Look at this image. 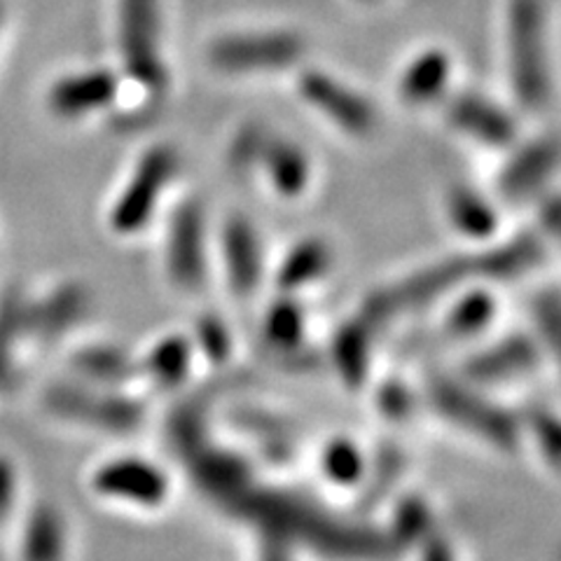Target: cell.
<instances>
[{"instance_id": "1", "label": "cell", "mask_w": 561, "mask_h": 561, "mask_svg": "<svg viewBox=\"0 0 561 561\" xmlns=\"http://www.w3.org/2000/svg\"><path fill=\"white\" fill-rule=\"evenodd\" d=\"M507 70L524 108H546L552 99V64L542 0H511L507 5Z\"/></svg>"}, {"instance_id": "2", "label": "cell", "mask_w": 561, "mask_h": 561, "mask_svg": "<svg viewBox=\"0 0 561 561\" xmlns=\"http://www.w3.org/2000/svg\"><path fill=\"white\" fill-rule=\"evenodd\" d=\"M162 38V0H117L122 73L150 96H162L169 87Z\"/></svg>"}, {"instance_id": "3", "label": "cell", "mask_w": 561, "mask_h": 561, "mask_svg": "<svg viewBox=\"0 0 561 561\" xmlns=\"http://www.w3.org/2000/svg\"><path fill=\"white\" fill-rule=\"evenodd\" d=\"M181 171L179 150L169 144L150 146L125 185L119 187L111 208L108 227L119 237H136L146 230L162 206L175 175Z\"/></svg>"}, {"instance_id": "4", "label": "cell", "mask_w": 561, "mask_h": 561, "mask_svg": "<svg viewBox=\"0 0 561 561\" xmlns=\"http://www.w3.org/2000/svg\"><path fill=\"white\" fill-rule=\"evenodd\" d=\"M305 38L290 28H253L225 33L208 45L210 68L225 76L278 73L300 64Z\"/></svg>"}, {"instance_id": "5", "label": "cell", "mask_w": 561, "mask_h": 561, "mask_svg": "<svg viewBox=\"0 0 561 561\" xmlns=\"http://www.w3.org/2000/svg\"><path fill=\"white\" fill-rule=\"evenodd\" d=\"M87 484L99 501L129 511H160L171 499L169 472L138 454L108 456L92 468Z\"/></svg>"}, {"instance_id": "6", "label": "cell", "mask_w": 561, "mask_h": 561, "mask_svg": "<svg viewBox=\"0 0 561 561\" xmlns=\"http://www.w3.org/2000/svg\"><path fill=\"white\" fill-rule=\"evenodd\" d=\"M45 405L55 416L94 428H108V433L117 428L129 433L144 416L138 400L125 396L122 389H99L78 379L51 383L45 393Z\"/></svg>"}, {"instance_id": "7", "label": "cell", "mask_w": 561, "mask_h": 561, "mask_svg": "<svg viewBox=\"0 0 561 561\" xmlns=\"http://www.w3.org/2000/svg\"><path fill=\"white\" fill-rule=\"evenodd\" d=\"M297 92L302 101L335 125L344 134L354 138H365L377 129V108L356 87H351L342 78L328 73L323 68H305L297 78Z\"/></svg>"}, {"instance_id": "8", "label": "cell", "mask_w": 561, "mask_h": 561, "mask_svg": "<svg viewBox=\"0 0 561 561\" xmlns=\"http://www.w3.org/2000/svg\"><path fill=\"white\" fill-rule=\"evenodd\" d=\"M162 262L171 284L183 293H197L208 276L206 218L199 202L187 199L173 210L162 245Z\"/></svg>"}, {"instance_id": "9", "label": "cell", "mask_w": 561, "mask_h": 561, "mask_svg": "<svg viewBox=\"0 0 561 561\" xmlns=\"http://www.w3.org/2000/svg\"><path fill=\"white\" fill-rule=\"evenodd\" d=\"M119 94V76L111 68H80L49 82L45 108L61 122H82L108 111Z\"/></svg>"}, {"instance_id": "10", "label": "cell", "mask_w": 561, "mask_h": 561, "mask_svg": "<svg viewBox=\"0 0 561 561\" xmlns=\"http://www.w3.org/2000/svg\"><path fill=\"white\" fill-rule=\"evenodd\" d=\"M218 253L230 293L237 297H253L265 278V253H262L255 225L243 216H232L220 232Z\"/></svg>"}, {"instance_id": "11", "label": "cell", "mask_w": 561, "mask_h": 561, "mask_svg": "<svg viewBox=\"0 0 561 561\" xmlns=\"http://www.w3.org/2000/svg\"><path fill=\"white\" fill-rule=\"evenodd\" d=\"M449 125L461 136L486 148H513L517 122L513 113L494 99L478 92H459L447 103Z\"/></svg>"}, {"instance_id": "12", "label": "cell", "mask_w": 561, "mask_h": 561, "mask_svg": "<svg viewBox=\"0 0 561 561\" xmlns=\"http://www.w3.org/2000/svg\"><path fill=\"white\" fill-rule=\"evenodd\" d=\"M12 529L16 548L12 561H66L70 548L68 522L55 503H35L20 513Z\"/></svg>"}, {"instance_id": "13", "label": "cell", "mask_w": 561, "mask_h": 561, "mask_svg": "<svg viewBox=\"0 0 561 561\" xmlns=\"http://www.w3.org/2000/svg\"><path fill=\"white\" fill-rule=\"evenodd\" d=\"M559 160L554 138H536L517 148L499 173V192L511 202H524L540 195L554 175Z\"/></svg>"}, {"instance_id": "14", "label": "cell", "mask_w": 561, "mask_h": 561, "mask_svg": "<svg viewBox=\"0 0 561 561\" xmlns=\"http://www.w3.org/2000/svg\"><path fill=\"white\" fill-rule=\"evenodd\" d=\"M540 363V344L526 335H507L478 351L466 365V379L472 383H507L524 379Z\"/></svg>"}, {"instance_id": "15", "label": "cell", "mask_w": 561, "mask_h": 561, "mask_svg": "<svg viewBox=\"0 0 561 561\" xmlns=\"http://www.w3.org/2000/svg\"><path fill=\"white\" fill-rule=\"evenodd\" d=\"M255 171L265 173L272 192L280 199H300L311 185L313 167L309 152L293 138L270 134Z\"/></svg>"}, {"instance_id": "16", "label": "cell", "mask_w": 561, "mask_h": 561, "mask_svg": "<svg viewBox=\"0 0 561 561\" xmlns=\"http://www.w3.org/2000/svg\"><path fill=\"white\" fill-rule=\"evenodd\" d=\"M335 265V251L323 237H305L295 241L274 267V286L278 293L295 295L319 286Z\"/></svg>"}, {"instance_id": "17", "label": "cell", "mask_w": 561, "mask_h": 561, "mask_svg": "<svg viewBox=\"0 0 561 561\" xmlns=\"http://www.w3.org/2000/svg\"><path fill=\"white\" fill-rule=\"evenodd\" d=\"M195 358V344H192L190 335L171 332V335L154 340L144 358L136 360L138 377L146 379L152 389L173 391L187 381Z\"/></svg>"}, {"instance_id": "18", "label": "cell", "mask_w": 561, "mask_h": 561, "mask_svg": "<svg viewBox=\"0 0 561 561\" xmlns=\"http://www.w3.org/2000/svg\"><path fill=\"white\" fill-rule=\"evenodd\" d=\"M445 216L451 230L472 243H486L499 232V210L494 202L466 183L454 185L447 192Z\"/></svg>"}, {"instance_id": "19", "label": "cell", "mask_w": 561, "mask_h": 561, "mask_svg": "<svg viewBox=\"0 0 561 561\" xmlns=\"http://www.w3.org/2000/svg\"><path fill=\"white\" fill-rule=\"evenodd\" d=\"M454 73V61L440 47H428L410 59L398 82L400 96L410 105H431L445 99Z\"/></svg>"}, {"instance_id": "20", "label": "cell", "mask_w": 561, "mask_h": 561, "mask_svg": "<svg viewBox=\"0 0 561 561\" xmlns=\"http://www.w3.org/2000/svg\"><path fill=\"white\" fill-rule=\"evenodd\" d=\"M70 377L99 386V389H125L138 379V365L115 344H87L68 360Z\"/></svg>"}, {"instance_id": "21", "label": "cell", "mask_w": 561, "mask_h": 561, "mask_svg": "<svg viewBox=\"0 0 561 561\" xmlns=\"http://www.w3.org/2000/svg\"><path fill=\"white\" fill-rule=\"evenodd\" d=\"M499 316V300L496 295L489 288L472 286L463 293H459L449 300L445 319H443V330L447 340L456 342H468V340H478L489 328L494 325Z\"/></svg>"}, {"instance_id": "22", "label": "cell", "mask_w": 561, "mask_h": 561, "mask_svg": "<svg viewBox=\"0 0 561 561\" xmlns=\"http://www.w3.org/2000/svg\"><path fill=\"white\" fill-rule=\"evenodd\" d=\"M316 468H319L323 482L330 484V489L356 491L370 478L373 466L356 440H351L346 435H335L319 449Z\"/></svg>"}, {"instance_id": "23", "label": "cell", "mask_w": 561, "mask_h": 561, "mask_svg": "<svg viewBox=\"0 0 561 561\" xmlns=\"http://www.w3.org/2000/svg\"><path fill=\"white\" fill-rule=\"evenodd\" d=\"M307 337V309L295 295L280 293L262 319V340L274 351H295Z\"/></svg>"}, {"instance_id": "24", "label": "cell", "mask_w": 561, "mask_h": 561, "mask_svg": "<svg viewBox=\"0 0 561 561\" xmlns=\"http://www.w3.org/2000/svg\"><path fill=\"white\" fill-rule=\"evenodd\" d=\"M330 358L337 367V375L344 379L346 386H363L370 373V337H367L365 328L346 325L332 335Z\"/></svg>"}, {"instance_id": "25", "label": "cell", "mask_w": 561, "mask_h": 561, "mask_svg": "<svg viewBox=\"0 0 561 561\" xmlns=\"http://www.w3.org/2000/svg\"><path fill=\"white\" fill-rule=\"evenodd\" d=\"M192 344H195V354L199 358H208L214 363H225L232 356V330L227 328V323L220 319V316H204V319L197 323L195 332L190 335Z\"/></svg>"}, {"instance_id": "26", "label": "cell", "mask_w": 561, "mask_h": 561, "mask_svg": "<svg viewBox=\"0 0 561 561\" xmlns=\"http://www.w3.org/2000/svg\"><path fill=\"white\" fill-rule=\"evenodd\" d=\"M22 513V470L10 454L0 451V534L12 529Z\"/></svg>"}, {"instance_id": "27", "label": "cell", "mask_w": 561, "mask_h": 561, "mask_svg": "<svg viewBox=\"0 0 561 561\" xmlns=\"http://www.w3.org/2000/svg\"><path fill=\"white\" fill-rule=\"evenodd\" d=\"M393 531H396V546H402L405 540L421 542L433 534V513L424 501L412 496L410 501H402L396 507V519H393Z\"/></svg>"}, {"instance_id": "28", "label": "cell", "mask_w": 561, "mask_h": 561, "mask_svg": "<svg viewBox=\"0 0 561 561\" xmlns=\"http://www.w3.org/2000/svg\"><path fill=\"white\" fill-rule=\"evenodd\" d=\"M270 131L257 125V122H249L243 125L230 144V150H227V162L234 171H255L260 152L265 148Z\"/></svg>"}, {"instance_id": "29", "label": "cell", "mask_w": 561, "mask_h": 561, "mask_svg": "<svg viewBox=\"0 0 561 561\" xmlns=\"http://www.w3.org/2000/svg\"><path fill=\"white\" fill-rule=\"evenodd\" d=\"M416 561H459L456 557L451 542H447L443 536H437L435 531L424 538L421 542H416Z\"/></svg>"}, {"instance_id": "30", "label": "cell", "mask_w": 561, "mask_h": 561, "mask_svg": "<svg viewBox=\"0 0 561 561\" xmlns=\"http://www.w3.org/2000/svg\"><path fill=\"white\" fill-rule=\"evenodd\" d=\"M5 31H8V3L5 0H0V45H3Z\"/></svg>"}, {"instance_id": "31", "label": "cell", "mask_w": 561, "mask_h": 561, "mask_svg": "<svg viewBox=\"0 0 561 561\" xmlns=\"http://www.w3.org/2000/svg\"><path fill=\"white\" fill-rule=\"evenodd\" d=\"M0 561H12V559L5 552H0Z\"/></svg>"}, {"instance_id": "32", "label": "cell", "mask_w": 561, "mask_h": 561, "mask_svg": "<svg viewBox=\"0 0 561 561\" xmlns=\"http://www.w3.org/2000/svg\"><path fill=\"white\" fill-rule=\"evenodd\" d=\"M365 3H375V0H365Z\"/></svg>"}]
</instances>
